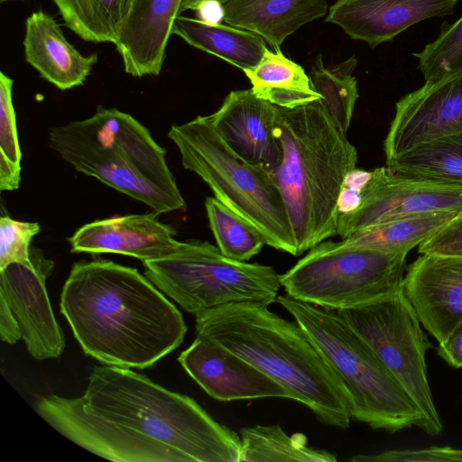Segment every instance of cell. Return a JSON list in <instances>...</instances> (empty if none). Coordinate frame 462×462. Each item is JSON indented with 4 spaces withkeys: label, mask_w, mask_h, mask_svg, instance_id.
<instances>
[{
    "label": "cell",
    "mask_w": 462,
    "mask_h": 462,
    "mask_svg": "<svg viewBox=\"0 0 462 462\" xmlns=\"http://www.w3.org/2000/svg\"><path fill=\"white\" fill-rule=\"evenodd\" d=\"M62 436L116 462H240V437L195 400L143 374L95 366L79 397L49 395L34 405Z\"/></svg>",
    "instance_id": "cell-1"
},
{
    "label": "cell",
    "mask_w": 462,
    "mask_h": 462,
    "mask_svg": "<svg viewBox=\"0 0 462 462\" xmlns=\"http://www.w3.org/2000/svg\"><path fill=\"white\" fill-rule=\"evenodd\" d=\"M136 269L112 261L72 265L60 312L84 353L105 365L143 369L183 342L182 314Z\"/></svg>",
    "instance_id": "cell-2"
},
{
    "label": "cell",
    "mask_w": 462,
    "mask_h": 462,
    "mask_svg": "<svg viewBox=\"0 0 462 462\" xmlns=\"http://www.w3.org/2000/svg\"><path fill=\"white\" fill-rule=\"evenodd\" d=\"M196 317V336L240 356L282 385L322 423L347 429L348 396L304 329L258 302L230 303Z\"/></svg>",
    "instance_id": "cell-3"
},
{
    "label": "cell",
    "mask_w": 462,
    "mask_h": 462,
    "mask_svg": "<svg viewBox=\"0 0 462 462\" xmlns=\"http://www.w3.org/2000/svg\"><path fill=\"white\" fill-rule=\"evenodd\" d=\"M273 132L282 160L271 172L300 255L337 235V199L357 152L319 98L294 108L276 106Z\"/></svg>",
    "instance_id": "cell-4"
},
{
    "label": "cell",
    "mask_w": 462,
    "mask_h": 462,
    "mask_svg": "<svg viewBox=\"0 0 462 462\" xmlns=\"http://www.w3.org/2000/svg\"><path fill=\"white\" fill-rule=\"evenodd\" d=\"M49 144L77 171L145 204L155 215L186 208L166 151L127 113L99 106L86 119L53 127Z\"/></svg>",
    "instance_id": "cell-5"
},
{
    "label": "cell",
    "mask_w": 462,
    "mask_h": 462,
    "mask_svg": "<svg viewBox=\"0 0 462 462\" xmlns=\"http://www.w3.org/2000/svg\"><path fill=\"white\" fill-rule=\"evenodd\" d=\"M276 301L304 329L335 373L350 402L352 420L390 433L423 430L410 395L369 345L335 310L288 295Z\"/></svg>",
    "instance_id": "cell-6"
},
{
    "label": "cell",
    "mask_w": 462,
    "mask_h": 462,
    "mask_svg": "<svg viewBox=\"0 0 462 462\" xmlns=\"http://www.w3.org/2000/svg\"><path fill=\"white\" fill-rule=\"evenodd\" d=\"M168 137L183 167L200 177L217 200L254 227L267 245L298 256L288 210L269 170L236 153L209 116L171 125Z\"/></svg>",
    "instance_id": "cell-7"
},
{
    "label": "cell",
    "mask_w": 462,
    "mask_h": 462,
    "mask_svg": "<svg viewBox=\"0 0 462 462\" xmlns=\"http://www.w3.org/2000/svg\"><path fill=\"white\" fill-rule=\"evenodd\" d=\"M143 263L145 276L195 316L230 303L270 306L282 287L272 266L233 260L207 241L181 242L173 254Z\"/></svg>",
    "instance_id": "cell-8"
},
{
    "label": "cell",
    "mask_w": 462,
    "mask_h": 462,
    "mask_svg": "<svg viewBox=\"0 0 462 462\" xmlns=\"http://www.w3.org/2000/svg\"><path fill=\"white\" fill-rule=\"evenodd\" d=\"M407 253L323 241L280 274L286 295L323 309L363 305L402 288Z\"/></svg>",
    "instance_id": "cell-9"
},
{
    "label": "cell",
    "mask_w": 462,
    "mask_h": 462,
    "mask_svg": "<svg viewBox=\"0 0 462 462\" xmlns=\"http://www.w3.org/2000/svg\"><path fill=\"white\" fill-rule=\"evenodd\" d=\"M374 351L416 404L423 431L438 436L443 423L430 385L427 352L433 347L403 289L356 307L335 310Z\"/></svg>",
    "instance_id": "cell-10"
},
{
    "label": "cell",
    "mask_w": 462,
    "mask_h": 462,
    "mask_svg": "<svg viewBox=\"0 0 462 462\" xmlns=\"http://www.w3.org/2000/svg\"><path fill=\"white\" fill-rule=\"evenodd\" d=\"M440 212H462V184L402 175L380 167L372 171L359 207L337 217V234L345 239L379 223Z\"/></svg>",
    "instance_id": "cell-11"
},
{
    "label": "cell",
    "mask_w": 462,
    "mask_h": 462,
    "mask_svg": "<svg viewBox=\"0 0 462 462\" xmlns=\"http://www.w3.org/2000/svg\"><path fill=\"white\" fill-rule=\"evenodd\" d=\"M31 259L30 264L11 263L0 268V298L12 310L28 353L36 360L57 358L66 340L45 286L54 264L33 247Z\"/></svg>",
    "instance_id": "cell-12"
},
{
    "label": "cell",
    "mask_w": 462,
    "mask_h": 462,
    "mask_svg": "<svg viewBox=\"0 0 462 462\" xmlns=\"http://www.w3.org/2000/svg\"><path fill=\"white\" fill-rule=\"evenodd\" d=\"M462 131V70L424 83L396 103L384 140L386 162L421 143Z\"/></svg>",
    "instance_id": "cell-13"
},
{
    "label": "cell",
    "mask_w": 462,
    "mask_h": 462,
    "mask_svg": "<svg viewBox=\"0 0 462 462\" xmlns=\"http://www.w3.org/2000/svg\"><path fill=\"white\" fill-rule=\"evenodd\" d=\"M190 377L218 401L285 398L292 394L251 363L201 336L178 358Z\"/></svg>",
    "instance_id": "cell-14"
},
{
    "label": "cell",
    "mask_w": 462,
    "mask_h": 462,
    "mask_svg": "<svg viewBox=\"0 0 462 462\" xmlns=\"http://www.w3.org/2000/svg\"><path fill=\"white\" fill-rule=\"evenodd\" d=\"M402 289L438 343L462 323V256L421 254L406 269Z\"/></svg>",
    "instance_id": "cell-15"
},
{
    "label": "cell",
    "mask_w": 462,
    "mask_h": 462,
    "mask_svg": "<svg viewBox=\"0 0 462 462\" xmlns=\"http://www.w3.org/2000/svg\"><path fill=\"white\" fill-rule=\"evenodd\" d=\"M457 0H336L325 22L371 48L392 41L413 24L449 15Z\"/></svg>",
    "instance_id": "cell-16"
},
{
    "label": "cell",
    "mask_w": 462,
    "mask_h": 462,
    "mask_svg": "<svg viewBox=\"0 0 462 462\" xmlns=\"http://www.w3.org/2000/svg\"><path fill=\"white\" fill-rule=\"evenodd\" d=\"M276 106L250 89L233 90L210 120L228 146L246 162L272 171L282 160L273 127Z\"/></svg>",
    "instance_id": "cell-17"
},
{
    "label": "cell",
    "mask_w": 462,
    "mask_h": 462,
    "mask_svg": "<svg viewBox=\"0 0 462 462\" xmlns=\"http://www.w3.org/2000/svg\"><path fill=\"white\" fill-rule=\"evenodd\" d=\"M175 236L155 214H132L86 224L69 242L73 253L119 254L145 262L176 252L181 242Z\"/></svg>",
    "instance_id": "cell-18"
},
{
    "label": "cell",
    "mask_w": 462,
    "mask_h": 462,
    "mask_svg": "<svg viewBox=\"0 0 462 462\" xmlns=\"http://www.w3.org/2000/svg\"><path fill=\"white\" fill-rule=\"evenodd\" d=\"M183 0H134L114 43L126 73L158 76Z\"/></svg>",
    "instance_id": "cell-19"
},
{
    "label": "cell",
    "mask_w": 462,
    "mask_h": 462,
    "mask_svg": "<svg viewBox=\"0 0 462 462\" xmlns=\"http://www.w3.org/2000/svg\"><path fill=\"white\" fill-rule=\"evenodd\" d=\"M23 43L26 61L60 90L82 85L97 62L96 53L83 55L57 21L42 10L27 17Z\"/></svg>",
    "instance_id": "cell-20"
},
{
    "label": "cell",
    "mask_w": 462,
    "mask_h": 462,
    "mask_svg": "<svg viewBox=\"0 0 462 462\" xmlns=\"http://www.w3.org/2000/svg\"><path fill=\"white\" fill-rule=\"evenodd\" d=\"M328 0H229L224 21L252 32L280 49L303 25L326 16Z\"/></svg>",
    "instance_id": "cell-21"
},
{
    "label": "cell",
    "mask_w": 462,
    "mask_h": 462,
    "mask_svg": "<svg viewBox=\"0 0 462 462\" xmlns=\"http://www.w3.org/2000/svg\"><path fill=\"white\" fill-rule=\"evenodd\" d=\"M172 34L242 70L257 65L267 49L265 41L252 32L182 15L176 18Z\"/></svg>",
    "instance_id": "cell-22"
},
{
    "label": "cell",
    "mask_w": 462,
    "mask_h": 462,
    "mask_svg": "<svg viewBox=\"0 0 462 462\" xmlns=\"http://www.w3.org/2000/svg\"><path fill=\"white\" fill-rule=\"evenodd\" d=\"M243 71L253 93L274 106L294 108L320 97L312 89L304 69L284 56L280 49H266L257 65Z\"/></svg>",
    "instance_id": "cell-23"
},
{
    "label": "cell",
    "mask_w": 462,
    "mask_h": 462,
    "mask_svg": "<svg viewBox=\"0 0 462 462\" xmlns=\"http://www.w3.org/2000/svg\"><path fill=\"white\" fill-rule=\"evenodd\" d=\"M460 212H440L393 219L356 231L342 241L389 253H409Z\"/></svg>",
    "instance_id": "cell-24"
},
{
    "label": "cell",
    "mask_w": 462,
    "mask_h": 462,
    "mask_svg": "<svg viewBox=\"0 0 462 462\" xmlns=\"http://www.w3.org/2000/svg\"><path fill=\"white\" fill-rule=\"evenodd\" d=\"M240 462H335L337 457L308 446L302 433L289 436L279 424L256 425L241 430Z\"/></svg>",
    "instance_id": "cell-25"
},
{
    "label": "cell",
    "mask_w": 462,
    "mask_h": 462,
    "mask_svg": "<svg viewBox=\"0 0 462 462\" xmlns=\"http://www.w3.org/2000/svg\"><path fill=\"white\" fill-rule=\"evenodd\" d=\"M386 167L402 175L462 184V131L417 145Z\"/></svg>",
    "instance_id": "cell-26"
},
{
    "label": "cell",
    "mask_w": 462,
    "mask_h": 462,
    "mask_svg": "<svg viewBox=\"0 0 462 462\" xmlns=\"http://www.w3.org/2000/svg\"><path fill=\"white\" fill-rule=\"evenodd\" d=\"M67 27L84 41L115 43L134 0H52Z\"/></svg>",
    "instance_id": "cell-27"
},
{
    "label": "cell",
    "mask_w": 462,
    "mask_h": 462,
    "mask_svg": "<svg viewBox=\"0 0 462 462\" xmlns=\"http://www.w3.org/2000/svg\"><path fill=\"white\" fill-rule=\"evenodd\" d=\"M357 65L355 56L326 67L319 54L310 68L309 78L312 89L334 121L346 134L358 99L356 79L352 75Z\"/></svg>",
    "instance_id": "cell-28"
},
{
    "label": "cell",
    "mask_w": 462,
    "mask_h": 462,
    "mask_svg": "<svg viewBox=\"0 0 462 462\" xmlns=\"http://www.w3.org/2000/svg\"><path fill=\"white\" fill-rule=\"evenodd\" d=\"M205 208L217 247L226 257L246 262L266 245L263 236L254 227L215 197L206 199Z\"/></svg>",
    "instance_id": "cell-29"
},
{
    "label": "cell",
    "mask_w": 462,
    "mask_h": 462,
    "mask_svg": "<svg viewBox=\"0 0 462 462\" xmlns=\"http://www.w3.org/2000/svg\"><path fill=\"white\" fill-rule=\"evenodd\" d=\"M412 55L426 83L462 70V15L442 27L439 36Z\"/></svg>",
    "instance_id": "cell-30"
},
{
    "label": "cell",
    "mask_w": 462,
    "mask_h": 462,
    "mask_svg": "<svg viewBox=\"0 0 462 462\" xmlns=\"http://www.w3.org/2000/svg\"><path fill=\"white\" fill-rule=\"evenodd\" d=\"M41 230L37 222L0 218V268L11 263H32L31 241Z\"/></svg>",
    "instance_id": "cell-31"
},
{
    "label": "cell",
    "mask_w": 462,
    "mask_h": 462,
    "mask_svg": "<svg viewBox=\"0 0 462 462\" xmlns=\"http://www.w3.org/2000/svg\"><path fill=\"white\" fill-rule=\"evenodd\" d=\"M14 80L0 72V156L21 166L22 152L13 104Z\"/></svg>",
    "instance_id": "cell-32"
},
{
    "label": "cell",
    "mask_w": 462,
    "mask_h": 462,
    "mask_svg": "<svg viewBox=\"0 0 462 462\" xmlns=\"http://www.w3.org/2000/svg\"><path fill=\"white\" fill-rule=\"evenodd\" d=\"M355 462L438 461L462 462V449L451 447H429L417 449H391L376 455H358Z\"/></svg>",
    "instance_id": "cell-33"
},
{
    "label": "cell",
    "mask_w": 462,
    "mask_h": 462,
    "mask_svg": "<svg viewBox=\"0 0 462 462\" xmlns=\"http://www.w3.org/2000/svg\"><path fill=\"white\" fill-rule=\"evenodd\" d=\"M419 253L462 256V212L418 246Z\"/></svg>",
    "instance_id": "cell-34"
},
{
    "label": "cell",
    "mask_w": 462,
    "mask_h": 462,
    "mask_svg": "<svg viewBox=\"0 0 462 462\" xmlns=\"http://www.w3.org/2000/svg\"><path fill=\"white\" fill-rule=\"evenodd\" d=\"M372 171L354 169L343 182L337 205V217L355 211L362 201L363 190L370 180Z\"/></svg>",
    "instance_id": "cell-35"
},
{
    "label": "cell",
    "mask_w": 462,
    "mask_h": 462,
    "mask_svg": "<svg viewBox=\"0 0 462 462\" xmlns=\"http://www.w3.org/2000/svg\"><path fill=\"white\" fill-rule=\"evenodd\" d=\"M437 354L448 365L462 367V323L456 327L448 337L438 343Z\"/></svg>",
    "instance_id": "cell-36"
},
{
    "label": "cell",
    "mask_w": 462,
    "mask_h": 462,
    "mask_svg": "<svg viewBox=\"0 0 462 462\" xmlns=\"http://www.w3.org/2000/svg\"><path fill=\"white\" fill-rule=\"evenodd\" d=\"M0 337L5 343L14 344L22 339L18 323L5 300L0 298Z\"/></svg>",
    "instance_id": "cell-37"
},
{
    "label": "cell",
    "mask_w": 462,
    "mask_h": 462,
    "mask_svg": "<svg viewBox=\"0 0 462 462\" xmlns=\"http://www.w3.org/2000/svg\"><path fill=\"white\" fill-rule=\"evenodd\" d=\"M22 167L0 156V189H17L21 182Z\"/></svg>",
    "instance_id": "cell-38"
},
{
    "label": "cell",
    "mask_w": 462,
    "mask_h": 462,
    "mask_svg": "<svg viewBox=\"0 0 462 462\" xmlns=\"http://www.w3.org/2000/svg\"><path fill=\"white\" fill-rule=\"evenodd\" d=\"M196 18L210 24L221 23L224 20V5L217 0H205L194 11Z\"/></svg>",
    "instance_id": "cell-39"
},
{
    "label": "cell",
    "mask_w": 462,
    "mask_h": 462,
    "mask_svg": "<svg viewBox=\"0 0 462 462\" xmlns=\"http://www.w3.org/2000/svg\"><path fill=\"white\" fill-rule=\"evenodd\" d=\"M203 1H205V0H183L182 5H181V8H180V14L185 12V11H188V10L195 11L197 6L201 2H203ZM217 1H218L221 4L225 5L229 0H217Z\"/></svg>",
    "instance_id": "cell-40"
},
{
    "label": "cell",
    "mask_w": 462,
    "mask_h": 462,
    "mask_svg": "<svg viewBox=\"0 0 462 462\" xmlns=\"http://www.w3.org/2000/svg\"><path fill=\"white\" fill-rule=\"evenodd\" d=\"M1 2H6V1H11V0H0Z\"/></svg>",
    "instance_id": "cell-41"
}]
</instances>
